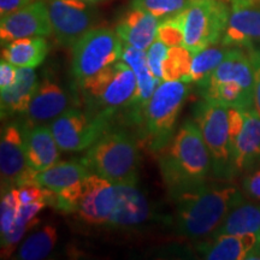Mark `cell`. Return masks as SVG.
<instances>
[{
	"label": "cell",
	"mask_w": 260,
	"mask_h": 260,
	"mask_svg": "<svg viewBox=\"0 0 260 260\" xmlns=\"http://www.w3.org/2000/svg\"><path fill=\"white\" fill-rule=\"evenodd\" d=\"M71 96L59 83L46 76L39 83L27 111L25 122L31 124H44L54 121L61 113L70 109Z\"/></svg>",
	"instance_id": "obj_15"
},
{
	"label": "cell",
	"mask_w": 260,
	"mask_h": 260,
	"mask_svg": "<svg viewBox=\"0 0 260 260\" xmlns=\"http://www.w3.org/2000/svg\"><path fill=\"white\" fill-rule=\"evenodd\" d=\"M53 27L46 3L35 0L23 9L3 16L0 19L2 45L29 37H50Z\"/></svg>",
	"instance_id": "obj_12"
},
{
	"label": "cell",
	"mask_w": 260,
	"mask_h": 260,
	"mask_svg": "<svg viewBox=\"0 0 260 260\" xmlns=\"http://www.w3.org/2000/svg\"><path fill=\"white\" fill-rule=\"evenodd\" d=\"M57 241V228L53 224H46L40 229L35 230L21 243L15 258L19 260L45 259L53 251Z\"/></svg>",
	"instance_id": "obj_29"
},
{
	"label": "cell",
	"mask_w": 260,
	"mask_h": 260,
	"mask_svg": "<svg viewBox=\"0 0 260 260\" xmlns=\"http://www.w3.org/2000/svg\"><path fill=\"white\" fill-rule=\"evenodd\" d=\"M112 121L110 117L93 116L70 107L51 123L50 128L60 151L82 152L112 128Z\"/></svg>",
	"instance_id": "obj_9"
},
{
	"label": "cell",
	"mask_w": 260,
	"mask_h": 260,
	"mask_svg": "<svg viewBox=\"0 0 260 260\" xmlns=\"http://www.w3.org/2000/svg\"><path fill=\"white\" fill-rule=\"evenodd\" d=\"M92 174L82 161H57L46 170L35 172V184L47 188L56 194L81 186Z\"/></svg>",
	"instance_id": "obj_22"
},
{
	"label": "cell",
	"mask_w": 260,
	"mask_h": 260,
	"mask_svg": "<svg viewBox=\"0 0 260 260\" xmlns=\"http://www.w3.org/2000/svg\"><path fill=\"white\" fill-rule=\"evenodd\" d=\"M254 68V109L260 116V46L246 50Z\"/></svg>",
	"instance_id": "obj_37"
},
{
	"label": "cell",
	"mask_w": 260,
	"mask_h": 260,
	"mask_svg": "<svg viewBox=\"0 0 260 260\" xmlns=\"http://www.w3.org/2000/svg\"><path fill=\"white\" fill-rule=\"evenodd\" d=\"M121 60L132 68L136 76V81H138L136 94L126 110H129V121L140 124L145 107L147 106L149 99L153 95L155 88L161 81H159L149 69L146 51L138 50V48L130 46V45L124 44Z\"/></svg>",
	"instance_id": "obj_16"
},
{
	"label": "cell",
	"mask_w": 260,
	"mask_h": 260,
	"mask_svg": "<svg viewBox=\"0 0 260 260\" xmlns=\"http://www.w3.org/2000/svg\"><path fill=\"white\" fill-rule=\"evenodd\" d=\"M35 0H0V16H6L23 9Z\"/></svg>",
	"instance_id": "obj_39"
},
{
	"label": "cell",
	"mask_w": 260,
	"mask_h": 260,
	"mask_svg": "<svg viewBox=\"0 0 260 260\" xmlns=\"http://www.w3.org/2000/svg\"><path fill=\"white\" fill-rule=\"evenodd\" d=\"M159 169L170 197L206 183L212 160L197 123L186 121L159 152Z\"/></svg>",
	"instance_id": "obj_2"
},
{
	"label": "cell",
	"mask_w": 260,
	"mask_h": 260,
	"mask_svg": "<svg viewBox=\"0 0 260 260\" xmlns=\"http://www.w3.org/2000/svg\"><path fill=\"white\" fill-rule=\"evenodd\" d=\"M79 88L87 112L113 118L117 112L130 106L138 89V81L128 64L117 60L79 84Z\"/></svg>",
	"instance_id": "obj_4"
},
{
	"label": "cell",
	"mask_w": 260,
	"mask_h": 260,
	"mask_svg": "<svg viewBox=\"0 0 260 260\" xmlns=\"http://www.w3.org/2000/svg\"><path fill=\"white\" fill-rule=\"evenodd\" d=\"M157 39L169 47L181 46L184 41L183 11L159 22Z\"/></svg>",
	"instance_id": "obj_32"
},
{
	"label": "cell",
	"mask_w": 260,
	"mask_h": 260,
	"mask_svg": "<svg viewBox=\"0 0 260 260\" xmlns=\"http://www.w3.org/2000/svg\"><path fill=\"white\" fill-rule=\"evenodd\" d=\"M84 2H88V3H93V4H96V3L103 2V0H84Z\"/></svg>",
	"instance_id": "obj_40"
},
{
	"label": "cell",
	"mask_w": 260,
	"mask_h": 260,
	"mask_svg": "<svg viewBox=\"0 0 260 260\" xmlns=\"http://www.w3.org/2000/svg\"><path fill=\"white\" fill-rule=\"evenodd\" d=\"M234 82L254 94V68L245 48L232 47L224 60L199 87L209 83Z\"/></svg>",
	"instance_id": "obj_21"
},
{
	"label": "cell",
	"mask_w": 260,
	"mask_h": 260,
	"mask_svg": "<svg viewBox=\"0 0 260 260\" xmlns=\"http://www.w3.org/2000/svg\"><path fill=\"white\" fill-rule=\"evenodd\" d=\"M21 133L29 168L42 171L56 164L59 159L60 148L50 125L24 122L21 124Z\"/></svg>",
	"instance_id": "obj_17"
},
{
	"label": "cell",
	"mask_w": 260,
	"mask_h": 260,
	"mask_svg": "<svg viewBox=\"0 0 260 260\" xmlns=\"http://www.w3.org/2000/svg\"><path fill=\"white\" fill-rule=\"evenodd\" d=\"M190 0H132L130 8L144 10L158 19H164L183 11Z\"/></svg>",
	"instance_id": "obj_31"
},
{
	"label": "cell",
	"mask_w": 260,
	"mask_h": 260,
	"mask_svg": "<svg viewBox=\"0 0 260 260\" xmlns=\"http://www.w3.org/2000/svg\"><path fill=\"white\" fill-rule=\"evenodd\" d=\"M230 16L225 0H190L183 10V46L195 54L222 40Z\"/></svg>",
	"instance_id": "obj_8"
},
{
	"label": "cell",
	"mask_w": 260,
	"mask_h": 260,
	"mask_svg": "<svg viewBox=\"0 0 260 260\" xmlns=\"http://www.w3.org/2000/svg\"><path fill=\"white\" fill-rule=\"evenodd\" d=\"M197 123L209 148L212 160V174L217 178H230L234 174V147L230 139L229 107L203 99L193 110Z\"/></svg>",
	"instance_id": "obj_6"
},
{
	"label": "cell",
	"mask_w": 260,
	"mask_h": 260,
	"mask_svg": "<svg viewBox=\"0 0 260 260\" xmlns=\"http://www.w3.org/2000/svg\"><path fill=\"white\" fill-rule=\"evenodd\" d=\"M230 48L232 47L224 46L219 42V44L211 45V46L193 54L189 75L184 82L195 83L198 86L203 84L224 60V58L229 53Z\"/></svg>",
	"instance_id": "obj_28"
},
{
	"label": "cell",
	"mask_w": 260,
	"mask_h": 260,
	"mask_svg": "<svg viewBox=\"0 0 260 260\" xmlns=\"http://www.w3.org/2000/svg\"><path fill=\"white\" fill-rule=\"evenodd\" d=\"M260 246V235H214L209 241L200 242L198 251L209 260H242Z\"/></svg>",
	"instance_id": "obj_20"
},
{
	"label": "cell",
	"mask_w": 260,
	"mask_h": 260,
	"mask_svg": "<svg viewBox=\"0 0 260 260\" xmlns=\"http://www.w3.org/2000/svg\"><path fill=\"white\" fill-rule=\"evenodd\" d=\"M25 159L21 124L9 123L2 132L0 141V174L3 191L21 187L30 172Z\"/></svg>",
	"instance_id": "obj_13"
},
{
	"label": "cell",
	"mask_w": 260,
	"mask_h": 260,
	"mask_svg": "<svg viewBox=\"0 0 260 260\" xmlns=\"http://www.w3.org/2000/svg\"><path fill=\"white\" fill-rule=\"evenodd\" d=\"M189 84L161 81L145 107L139 126L142 139L154 153L167 147L174 138L178 115L189 95Z\"/></svg>",
	"instance_id": "obj_5"
},
{
	"label": "cell",
	"mask_w": 260,
	"mask_h": 260,
	"mask_svg": "<svg viewBox=\"0 0 260 260\" xmlns=\"http://www.w3.org/2000/svg\"><path fill=\"white\" fill-rule=\"evenodd\" d=\"M0 234L4 235L14 226L18 210L21 207L16 188L3 193L2 205H0Z\"/></svg>",
	"instance_id": "obj_33"
},
{
	"label": "cell",
	"mask_w": 260,
	"mask_h": 260,
	"mask_svg": "<svg viewBox=\"0 0 260 260\" xmlns=\"http://www.w3.org/2000/svg\"><path fill=\"white\" fill-rule=\"evenodd\" d=\"M193 53L184 47H169L168 54L162 63V81H186L189 75Z\"/></svg>",
	"instance_id": "obj_30"
},
{
	"label": "cell",
	"mask_w": 260,
	"mask_h": 260,
	"mask_svg": "<svg viewBox=\"0 0 260 260\" xmlns=\"http://www.w3.org/2000/svg\"><path fill=\"white\" fill-rule=\"evenodd\" d=\"M242 191L249 199L260 201V167L246 175L242 181Z\"/></svg>",
	"instance_id": "obj_36"
},
{
	"label": "cell",
	"mask_w": 260,
	"mask_h": 260,
	"mask_svg": "<svg viewBox=\"0 0 260 260\" xmlns=\"http://www.w3.org/2000/svg\"><path fill=\"white\" fill-rule=\"evenodd\" d=\"M17 190L18 199L21 205L37 203V201H42L47 206L54 207L57 200V194L47 188L39 186V184H25L16 188Z\"/></svg>",
	"instance_id": "obj_34"
},
{
	"label": "cell",
	"mask_w": 260,
	"mask_h": 260,
	"mask_svg": "<svg viewBox=\"0 0 260 260\" xmlns=\"http://www.w3.org/2000/svg\"><path fill=\"white\" fill-rule=\"evenodd\" d=\"M139 147L129 132L110 129L81 158L84 167L112 183L138 184Z\"/></svg>",
	"instance_id": "obj_3"
},
{
	"label": "cell",
	"mask_w": 260,
	"mask_h": 260,
	"mask_svg": "<svg viewBox=\"0 0 260 260\" xmlns=\"http://www.w3.org/2000/svg\"><path fill=\"white\" fill-rule=\"evenodd\" d=\"M38 75L31 68H18L15 83L0 93L2 118L24 113L39 86Z\"/></svg>",
	"instance_id": "obj_23"
},
{
	"label": "cell",
	"mask_w": 260,
	"mask_h": 260,
	"mask_svg": "<svg viewBox=\"0 0 260 260\" xmlns=\"http://www.w3.org/2000/svg\"><path fill=\"white\" fill-rule=\"evenodd\" d=\"M245 122L234 148V174L252 171L260 167V116L254 107L243 110Z\"/></svg>",
	"instance_id": "obj_18"
},
{
	"label": "cell",
	"mask_w": 260,
	"mask_h": 260,
	"mask_svg": "<svg viewBox=\"0 0 260 260\" xmlns=\"http://www.w3.org/2000/svg\"><path fill=\"white\" fill-rule=\"evenodd\" d=\"M47 205L42 201L37 203H29L21 205L19 207L17 217H16L14 226L11 230L4 235H2V256L3 258H9L14 253V249L17 243L21 241L24 234L29 229L37 225L39 219L38 214L46 207Z\"/></svg>",
	"instance_id": "obj_27"
},
{
	"label": "cell",
	"mask_w": 260,
	"mask_h": 260,
	"mask_svg": "<svg viewBox=\"0 0 260 260\" xmlns=\"http://www.w3.org/2000/svg\"><path fill=\"white\" fill-rule=\"evenodd\" d=\"M18 75V67H15L9 61H0V92L10 88L15 83Z\"/></svg>",
	"instance_id": "obj_38"
},
{
	"label": "cell",
	"mask_w": 260,
	"mask_h": 260,
	"mask_svg": "<svg viewBox=\"0 0 260 260\" xmlns=\"http://www.w3.org/2000/svg\"><path fill=\"white\" fill-rule=\"evenodd\" d=\"M121 195L122 183H112L90 174L83 182L76 212L84 223L110 228L121 203Z\"/></svg>",
	"instance_id": "obj_11"
},
{
	"label": "cell",
	"mask_w": 260,
	"mask_h": 260,
	"mask_svg": "<svg viewBox=\"0 0 260 260\" xmlns=\"http://www.w3.org/2000/svg\"><path fill=\"white\" fill-rule=\"evenodd\" d=\"M159 22L160 19L144 10L130 8L117 24L116 31L124 44L147 51L157 39Z\"/></svg>",
	"instance_id": "obj_19"
},
{
	"label": "cell",
	"mask_w": 260,
	"mask_h": 260,
	"mask_svg": "<svg viewBox=\"0 0 260 260\" xmlns=\"http://www.w3.org/2000/svg\"><path fill=\"white\" fill-rule=\"evenodd\" d=\"M260 235V204L242 201L228 213L214 235Z\"/></svg>",
	"instance_id": "obj_25"
},
{
	"label": "cell",
	"mask_w": 260,
	"mask_h": 260,
	"mask_svg": "<svg viewBox=\"0 0 260 260\" xmlns=\"http://www.w3.org/2000/svg\"><path fill=\"white\" fill-rule=\"evenodd\" d=\"M220 44L245 50L260 46V3L232 4Z\"/></svg>",
	"instance_id": "obj_14"
},
{
	"label": "cell",
	"mask_w": 260,
	"mask_h": 260,
	"mask_svg": "<svg viewBox=\"0 0 260 260\" xmlns=\"http://www.w3.org/2000/svg\"><path fill=\"white\" fill-rule=\"evenodd\" d=\"M243 191L229 184L204 183L172 195V226L180 236L200 239L212 234L228 213L243 201Z\"/></svg>",
	"instance_id": "obj_1"
},
{
	"label": "cell",
	"mask_w": 260,
	"mask_h": 260,
	"mask_svg": "<svg viewBox=\"0 0 260 260\" xmlns=\"http://www.w3.org/2000/svg\"><path fill=\"white\" fill-rule=\"evenodd\" d=\"M47 6L54 37L64 47H73L99 21L95 4L84 0H48Z\"/></svg>",
	"instance_id": "obj_10"
},
{
	"label": "cell",
	"mask_w": 260,
	"mask_h": 260,
	"mask_svg": "<svg viewBox=\"0 0 260 260\" xmlns=\"http://www.w3.org/2000/svg\"><path fill=\"white\" fill-rule=\"evenodd\" d=\"M200 95L226 107L247 110L254 107V94L234 82L209 83L199 87Z\"/></svg>",
	"instance_id": "obj_26"
},
{
	"label": "cell",
	"mask_w": 260,
	"mask_h": 260,
	"mask_svg": "<svg viewBox=\"0 0 260 260\" xmlns=\"http://www.w3.org/2000/svg\"><path fill=\"white\" fill-rule=\"evenodd\" d=\"M50 45L45 37H29L3 46L2 59L18 68H37L46 59Z\"/></svg>",
	"instance_id": "obj_24"
},
{
	"label": "cell",
	"mask_w": 260,
	"mask_h": 260,
	"mask_svg": "<svg viewBox=\"0 0 260 260\" xmlns=\"http://www.w3.org/2000/svg\"><path fill=\"white\" fill-rule=\"evenodd\" d=\"M168 51V45H165L164 42L158 40V39H155V41L146 51L149 69L159 81H162V63H164Z\"/></svg>",
	"instance_id": "obj_35"
},
{
	"label": "cell",
	"mask_w": 260,
	"mask_h": 260,
	"mask_svg": "<svg viewBox=\"0 0 260 260\" xmlns=\"http://www.w3.org/2000/svg\"><path fill=\"white\" fill-rule=\"evenodd\" d=\"M124 42L116 30L95 27L82 35L71 47V75L82 84L94 75L121 60Z\"/></svg>",
	"instance_id": "obj_7"
}]
</instances>
